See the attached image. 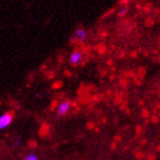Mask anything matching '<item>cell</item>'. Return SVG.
Masks as SVG:
<instances>
[{"label":"cell","mask_w":160,"mask_h":160,"mask_svg":"<svg viewBox=\"0 0 160 160\" xmlns=\"http://www.w3.org/2000/svg\"><path fill=\"white\" fill-rule=\"evenodd\" d=\"M87 38H88V32L85 28L78 27L74 30L73 34L71 36L70 41L71 42H79V43H85L86 42Z\"/></svg>","instance_id":"1"},{"label":"cell","mask_w":160,"mask_h":160,"mask_svg":"<svg viewBox=\"0 0 160 160\" xmlns=\"http://www.w3.org/2000/svg\"><path fill=\"white\" fill-rule=\"evenodd\" d=\"M83 61V52L81 49H73L69 55V63L72 67H78L82 63Z\"/></svg>","instance_id":"2"},{"label":"cell","mask_w":160,"mask_h":160,"mask_svg":"<svg viewBox=\"0 0 160 160\" xmlns=\"http://www.w3.org/2000/svg\"><path fill=\"white\" fill-rule=\"evenodd\" d=\"M71 107H72V102L69 100H64L62 102H60L58 105H57V116H60V117L67 116L70 112Z\"/></svg>","instance_id":"3"},{"label":"cell","mask_w":160,"mask_h":160,"mask_svg":"<svg viewBox=\"0 0 160 160\" xmlns=\"http://www.w3.org/2000/svg\"><path fill=\"white\" fill-rule=\"evenodd\" d=\"M14 114L13 112H5V113L0 114V130L6 129L10 123L13 122Z\"/></svg>","instance_id":"4"},{"label":"cell","mask_w":160,"mask_h":160,"mask_svg":"<svg viewBox=\"0 0 160 160\" xmlns=\"http://www.w3.org/2000/svg\"><path fill=\"white\" fill-rule=\"evenodd\" d=\"M23 160H39V157L36 153H33V152H30V153L24 156Z\"/></svg>","instance_id":"5"},{"label":"cell","mask_w":160,"mask_h":160,"mask_svg":"<svg viewBox=\"0 0 160 160\" xmlns=\"http://www.w3.org/2000/svg\"><path fill=\"white\" fill-rule=\"evenodd\" d=\"M127 14H128V7H127V6H122V7H121V9L118 12V17L126 16Z\"/></svg>","instance_id":"6"},{"label":"cell","mask_w":160,"mask_h":160,"mask_svg":"<svg viewBox=\"0 0 160 160\" xmlns=\"http://www.w3.org/2000/svg\"><path fill=\"white\" fill-rule=\"evenodd\" d=\"M21 143H22V141H21L20 138H17V140L15 141V142H14L13 147H14V148H18V147L21 145Z\"/></svg>","instance_id":"7"}]
</instances>
